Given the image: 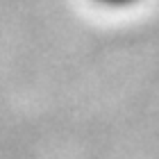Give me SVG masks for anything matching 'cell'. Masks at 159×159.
Here are the masks:
<instances>
[{"instance_id":"6da1fadb","label":"cell","mask_w":159,"mask_h":159,"mask_svg":"<svg viewBox=\"0 0 159 159\" xmlns=\"http://www.w3.org/2000/svg\"><path fill=\"white\" fill-rule=\"evenodd\" d=\"M98 5H102V7H111V9H123V7H132L136 5L139 0H96Z\"/></svg>"}]
</instances>
